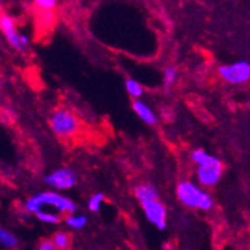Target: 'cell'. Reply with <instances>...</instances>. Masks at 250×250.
Instances as JSON below:
<instances>
[{"mask_svg": "<svg viewBox=\"0 0 250 250\" xmlns=\"http://www.w3.org/2000/svg\"><path fill=\"white\" fill-rule=\"evenodd\" d=\"M50 206L54 207L60 213L73 214L77 212V204L65 195L60 194L58 191H42L36 195H32L24 203V209L28 213L36 214L42 211V207Z\"/></svg>", "mask_w": 250, "mask_h": 250, "instance_id": "6da1fadb", "label": "cell"}, {"mask_svg": "<svg viewBox=\"0 0 250 250\" xmlns=\"http://www.w3.org/2000/svg\"><path fill=\"white\" fill-rule=\"evenodd\" d=\"M125 89H126V92L132 96L134 100L141 99L142 96H143V92H145L143 87L141 86V83L137 82L135 79L132 78L125 79Z\"/></svg>", "mask_w": 250, "mask_h": 250, "instance_id": "7c38bea8", "label": "cell"}, {"mask_svg": "<svg viewBox=\"0 0 250 250\" xmlns=\"http://www.w3.org/2000/svg\"><path fill=\"white\" fill-rule=\"evenodd\" d=\"M105 201V194L101 193V191H97V193H93L88 199V203H87V207L91 212L96 213L101 209V206Z\"/></svg>", "mask_w": 250, "mask_h": 250, "instance_id": "9a60e30c", "label": "cell"}, {"mask_svg": "<svg viewBox=\"0 0 250 250\" xmlns=\"http://www.w3.org/2000/svg\"><path fill=\"white\" fill-rule=\"evenodd\" d=\"M176 78H178V70L174 65H168L165 68L164 70V87L166 91L171 88L172 86L176 82Z\"/></svg>", "mask_w": 250, "mask_h": 250, "instance_id": "5bb4252c", "label": "cell"}, {"mask_svg": "<svg viewBox=\"0 0 250 250\" xmlns=\"http://www.w3.org/2000/svg\"><path fill=\"white\" fill-rule=\"evenodd\" d=\"M35 3H36L37 7L41 8V9L50 10L55 7L56 3H58V0H35Z\"/></svg>", "mask_w": 250, "mask_h": 250, "instance_id": "d6986e66", "label": "cell"}, {"mask_svg": "<svg viewBox=\"0 0 250 250\" xmlns=\"http://www.w3.org/2000/svg\"><path fill=\"white\" fill-rule=\"evenodd\" d=\"M43 181L55 190H69L77 185V174L70 168H58L47 174Z\"/></svg>", "mask_w": 250, "mask_h": 250, "instance_id": "52a82bcc", "label": "cell"}, {"mask_svg": "<svg viewBox=\"0 0 250 250\" xmlns=\"http://www.w3.org/2000/svg\"><path fill=\"white\" fill-rule=\"evenodd\" d=\"M50 128L60 138H72L78 133L79 120L69 110L58 109L51 114Z\"/></svg>", "mask_w": 250, "mask_h": 250, "instance_id": "3957f363", "label": "cell"}, {"mask_svg": "<svg viewBox=\"0 0 250 250\" xmlns=\"http://www.w3.org/2000/svg\"><path fill=\"white\" fill-rule=\"evenodd\" d=\"M0 244L3 247L8 248V249L14 248L17 245V237L13 234H10L9 231L4 230V229L0 227Z\"/></svg>", "mask_w": 250, "mask_h": 250, "instance_id": "ac0fdd59", "label": "cell"}, {"mask_svg": "<svg viewBox=\"0 0 250 250\" xmlns=\"http://www.w3.org/2000/svg\"><path fill=\"white\" fill-rule=\"evenodd\" d=\"M39 250H56V248H55V245L53 244V241L43 240L42 243L40 244Z\"/></svg>", "mask_w": 250, "mask_h": 250, "instance_id": "ffe728a7", "label": "cell"}, {"mask_svg": "<svg viewBox=\"0 0 250 250\" xmlns=\"http://www.w3.org/2000/svg\"><path fill=\"white\" fill-rule=\"evenodd\" d=\"M133 110L138 115V118L141 119L142 122L146 123L147 125H156L157 124V115H156L153 110L149 107L146 102H143L142 100H133L132 102Z\"/></svg>", "mask_w": 250, "mask_h": 250, "instance_id": "9c48e42d", "label": "cell"}, {"mask_svg": "<svg viewBox=\"0 0 250 250\" xmlns=\"http://www.w3.org/2000/svg\"><path fill=\"white\" fill-rule=\"evenodd\" d=\"M0 30L5 35L8 42L18 51H26L30 46V40L28 37L20 33L16 28L14 21L9 16L1 14L0 16Z\"/></svg>", "mask_w": 250, "mask_h": 250, "instance_id": "5b68a950", "label": "cell"}, {"mask_svg": "<svg viewBox=\"0 0 250 250\" xmlns=\"http://www.w3.org/2000/svg\"><path fill=\"white\" fill-rule=\"evenodd\" d=\"M0 87H1V79H0Z\"/></svg>", "mask_w": 250, "mask_h": 250, "instance_id": "44dd1931", "label": "cell"}, {"mask_svg": "<svg viewBox=\"0 0 250 250\" xmlns=\"http://www.w3.org/2000/svg\"><path fill=\"white\" fill-rule=\"evenodd\" d=\"M191 161L194 162L197 166H204V165H211L216 164V162L221 161L220 158H217L216 156L209 155L207 152L202 148H198L195 151L191 152Z\"/></svg>", "mask_w": 250, "mask_h": 250, "instance_id": "8fae6325", "label": "cell"}, {"mask_svg": "<svg viewBox=\"0 0 250 250\" xmlns=\"http://www.w3.org/2000/svg\"><path fill=\"white\" fill-rule=\"evenodd\" d=\"M51 241H53L56 249L66 250L70 245V236L66 232H56Z\"/></svg>", "mask_w": 250, "mask_h": 250, "instance_id": "2e32d148", "label": "cell"}, {"mask_svg": "<svg viewBox=\"0 0 250 250\" xmlns=\"http://www.w3.org/2000/svg\"><path fill=\"white\" fill-rule=\"evenodd\" d=\"M218 76L231 84H243L250 79V64L245 60L225 64L218 68Z\"/></svg>", "mask_w": 250, "mask_h": 250, "instance_id": "277c9868", "label": "cell"}, {"mask_svg": "<svg viewBox=\"0 0 250 250\" xmlns=\"http://www.w3.org/2000/svg\"><path fill=\"white\" fill-rule=\"evenodd\" d=\"M35 216H36L37 220H40L41 222H45V224L49 225H56L62 221V217H60L59 214L51 213V212L43 211V209L42 211H40L39 213L35 214Z\"/></svg>", "mask_w": 250, "mask_h": 250, "instance_id": "e0dca14e", "label": "cell"}, {"mask_svg": "<svg viewBox=\"0 0 250 250\" xmlns=\"http://www.w3.org/2000/svg\"><path fill=\"white\" fill-rule=\"evenodd\" d=\"M141 207L143 209L146 218L151 222L158 230H165L167 226V209L165 207V204L157 201H148L142 202Z\"/></svg>", "mask_w": 250, "mask_h": 250, "instance_id": "8992f818", "label": "cell"}, {"mask_svg": "<svg viewBox=\"0 0 250 250\" xmlns=\"http://www.w3.org/2000/svg\"><path fill=\"white\" fill-rule=\"evenodd\" d=\"M66 226H69L70 229H76V230H81L87 225V217L84 214H68L65 217Z\"/></svg>", "mask_w": 250, "mask_h": 250, "instance_id": "4fadbf2b", "label": "cell"}, {"mask_svg": "<svg viewBox=\"0 0 250 250\" xmlns=\"http://www.w3.org/2000/svg\"><path fill=\"white\" fill-rule=\"evenodd\" d=\"M222 171H224V166L221 161L216 164L204 165V166H197L198 183L204 188L214 187L222 178Z\"/></svg>", "mask_w": 250, "mask_h": 250, "instance_id": "ba28073f", "label": "cell"}, {"mask_svg": "<svg viewBox=\"0 0 250 250\" xmlns=\"http://www.w3.org/2000/svg\"><path fill=\"white\" fill-rule=\"evenodd\" d=\"M134 195L139 202H148V201H157L160 198L157 188L149 183H142L134 188Z\"/></svg>", "mask_w": 250, "mask_h": 250, "instance_id": "30bf717a", "label": "cell"}, {"mask_svg": "<svg viewBox=\"0 0 250 250\" xmlns=\"http://www.w3.org/2000/svg\"><path fill=\"white\" fill-rule=\"evenodd\" d=\"M176 198L183 206L191 209L209 211L213 208V198L199 185L190 180H183L176 185Z\"/></svg>", "mask_w": 250, "mask_h": 250, "instance_id": "7a4b0ae2", "label": "cell"}]
</instances>
